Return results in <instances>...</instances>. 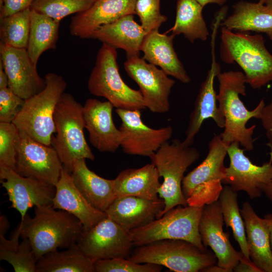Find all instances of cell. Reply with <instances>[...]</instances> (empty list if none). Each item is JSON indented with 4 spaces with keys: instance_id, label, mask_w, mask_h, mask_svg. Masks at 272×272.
<instances>
[{
    "instance_id": "obj_1",
    "label": "cell",
    "mask_w": 272,
    "mask_h": 272,
    "mask_svg": "<svg viewBox=\"0 0 272 272\" xmlns=\"http://www.w3.org/2000/svg\"><path fill=\"white\" fill-rule=\"evenodd\" d=\"M217 78L219 83L217 95L218 107L225 118L223 131L220 134L222 141L228 145L238 142L245 150L254 149L252 135L256 125L246 126L251 118L259 119L265 104L261 99L252 110H248L240 98V95H246V81L243 73L229 71L221 72Z\"/></svg>"
},
{
    "instance_id": "obj_2",
    "label": "cell",
    "mask_w": 272,
    "mask_h": 272,
    "mask_svg": "<svg viewBox=\"0 0 272 272\" xmlns=\"http://www.w3.org/2000/svg\"><path fill=\"white\" fill-rule=\"evenodd\" d=\"M34 214L33 218L27 214L19 224L21 237L29 240L37 260L49 252L77 244L84 229L76 217L52 204L35 207Z\"/></svg>"
},
{
    "instance_id": "obj_3",
    "label": "cell",
    "mask_w": 272,
    "mask_h": 272,
    "mask_svg": "<svg viewBox=\"0 0 272 272\" xmlns=\"http://www.w3.org/2000/svg\"><path fill=\"white\" fill-rule=\"evenodd\" d=\"M220 57L225 63L238 64L253 89L272 81V54L261 35L234 32L222 27Z\"/></svg>"
},
{
    "instance_id": "obj_4",
    "label": "cell",
    "mask_w": 272,
    "mask_h": 272,
    "mask_svg": "<svg viewBox=\"0 0 272 272\" xmlns=\"http://www.w3.org/2000/svg\"><path fill=\"white\" fill-rule=\"evenodd\" d=\"M53 120L56 134L52 136L51 145L63 167L71 173L76 160H94L84 135L83 106L71 94H62L54 110Z\"/></svg>"
},
{
    "instance_id": "obj_5",
    "label": "cell",
    "mask_w": 272,
    "mask_h": 272,
    "mask_svg": "<svg viewBox=\"0 0 272 272\" xmlns=\"http://www.w3.org/2000/svg\"><path fill=\"white\" fill-rule=\"evenodd\" d=\"M45 88L25 100L13 121L19 130L47 146L56 128L53 115L56 106L66 87L63 77L53 73L45 75Z\"/></svg>"
},
{
    "instance_id": "obj_6",
    "label": "cell",
    "mask_w": 272,
    "mask_h": 272,
    "mask_svg": "<svg viewBox=\"0 0 272 272\" xmlns=\"http://www.w3.org/2000/svg\"><path fill=\"white\" fill-rule=\"evenodd\" d=\"M128 259L138 263L157 264L175 272H198L217 263L212 250H202L180 239H163L136 246Z\"/></svg>"
},
{
    "instance_id": "obj_7",
    "label": "cell",
    "mask_w": 272,
    "mask_h": 272,
    "mask_svg": "<svg viewBox=\"0 0 272 272\" xmlns=\"http://www.w3.org/2000/svg\"><path fill=\"white\" fill-rule=\"evenodd\" d=\"M117 57L116 49L103 43L88 81L90 93L106 98L116 109L146 108L141 91L129 87L122 80Z\"/></svg>"
},
{
    "instance_id": "obj_8",
    "label": "cell",
    "mask_w": 272,
    "mask_h": 272,
    "mask_svg": "<svg viewBox=\"0 0 272 272\" xmlns=\"http://www.w3.org/2000/svg\"><path fill=\"white\" fill-rule=\"evenodd\" d=\"M200 156L197 149L186 145L183 141L174 139L164 144L151 157L163 182L158 190V195L165 202L161 217L172 208L187 206L182 191V182L187 169Z\"/></svg>"
},
{
    "instance_id": "obj_9",
    "label": "cell",
    "mask_w": 272,
    "mask_h": 272,
    "mask_svg": "<svg viewBox=\"0 0 272 272\" xmlns=\"http://www.w3.org/2000/svg\"><path fill=\"white\" fill-rule=\"evenodd\" d=\"M229 145L215 134L209 143L206 158L184 177L182 191L187 205L203 207L218 200L223 187L224 159Z\"/></svg>"
},
{
    "instance_id": "obj_10",
    "label": "cell",
    "mask_w": 272,
    "mask_h": 272,
    "mask_svg": "<svg viewBox=\"0 0 272 272\" xmlns=\"http://www.w3.org/2000/svg\"><path fill=\"white\" fill-rule=\"evenodd\" d=\"M203 207L178 205L150 223L128 231L134 245L139 246L163 239L189 241L202 250L199 224Z\"/></svg>"
},
{
    "instance_id": "obj_11",
    "label": "cell",
    "mask_w": 272,
    "mask_h": 272,
    "mask_svg": "<svg viewBox=\"0 0 272 272\" xmlns=\"http://www.w3.org/2000/svg\"><path fill=\"white\" fill-rule=\"evenodd\" d=\"M19 131L16 171L22 176L55 186L63 168L56 150L51 145H46Z\"/></svg>"
},
{
    "instance_id": "obj_12",
    "label": "cell",
    "mask_w": 272,
    "mask_h": 272,
    "mask_svg": "<svg viewBox=\"0 0 272 272\" xmlns=\"http://www.w3.org/2000/svg\"><path fill=\"white\" fill-rule=\"evenodd\" d=\"M77 244L94 263L115 257L128 258L134 246L128 232L108 216L84 229Z\"/></svg>"
},
{
    "instance_id": "obj_13",
    "label": "cell",
    "mask_w": 272,
    "mask_h": 272,
    "mask_svg": "<svg viewBox=\"0 0 272 272\" xmlns=\"http://www.w3.org/2000/svg\"><path fill=\"white\" fill-rule=\"evenodd\" d=\"M126 56L124 68L127 75L138 85L146 108L153 113L168 112L169 97L175 81L139 55Z\"/></svg>"
},
{
    "instance_id": "obj_14",
    "label": "cell",
    "mask_w": 272,
    "mask_h": 272,
    "mask_svg": "<svg viewBox=\"0 0 272 272\" xmlns=\"http://www.w3.org/2000/svg\"><path fill=\"white\" fill-rule=\"evenodd\" d=\"M238 142L228 147L230 164L225 168L222 183L236 192L243 191L251 199L259 197L272 181V161L256 165L244 154V149Z\"/></svg>"
},
{
    "instance_id": "obj_15",
    "label": "cell",
    "mask_w": 272,
    "mask_h": 272,
    "mask_svg": "<svg viewBox=\"0 0 272 272\" xmlns=\"http://www.w3.org/2000/svg\"><path fill=\"white\" fill-rule=\"evenodd\" d=\"M115 111L121 121L120 147L126 154L151 158L172 137V126L149 127L142 121L141 110L117 108Z\"/></svg>"
},
{
    "instance_id": "obj_16",
    "label": "cell",
    "mask_w": 272,
    "mask_h": 272,
    "mask_svg": "<svg viewBox=\"0 0 272 272\" xmlns=\"http://www.w3.org/2000/svg\"><path fill=\"white\" fill-rule=\"evenodd\" d=\"M218 29L217 25L212 27L211 67L205 80L200 84L193 110L189 116L185 138L183 141L187 146H191L193 144L194 138L205 120L212 118L217 125L221 128H224L225 126V118L217 106V94L214 87L215 80L221 72V66L216 61L215 55L216 38Z\"/></svg>"
},
{
    "instance_id": "obj_17",
    "label": "cell",
    "mask_w": 272,
    "mask_h": 272,
    "mask_svg": "<svg viewBox=\"0 0 272 272\" xmlns=\"http://www.w3.org/2000/svg\"><path fill=\"white\" fill-rule=\"evenodd\" d=\"M2 187L6 190L13 208L23 219L28 209L34 206L53 203L55 187L37 180L21 176L11 168L0 166Z\"/></svg>"
},
{
    "instance_id": "obj_18",
    "label": "cell",
    "mask_w": 272,
    "mask_h": 272,
    "mask_svg": "<svg viewBox=\"0 0 272 272\" xmlns=\"http://www.w3.org/2000/svg\"><path fill=\"white\" fill-rule=\"evenodd\" d=\"M224 223L219 200L203 206L199 224L202 243L214 252L217 258V264L227 272H231L244 255L232 245L228 233L223 231Z\"/></svg>"
},
{
    "instance_id": "obj_19",
    "label": "cell",
    "mask_w": 272,
    "mask_h": 272,
    "mask_svg": "<svg viewBox=\"0 0 272 272\" xmlns=\"http://www.w3.org/2000/svg\"><path fill=\"white\" fill-rule=\"evenodd\" d=\"M0 56L9 87L18 96L26 100L45 88V79L39 76L27 49L0 44Z\"/></svg>"
},
{
    "instance_id": "obj_20",
    "label": "cell",
    "mask_w": 272,
    "mask_h": 272,
    "mask_svg": "<svg viewBox=\"0 0 272 272\" xmlns=\"http://www.w3.org/2000/svg\"><path fill=\"white\" fill-rule=\"evenodd\" d=\"M114 106L108 101L88 99L83 105L85 128L91 145L101 152L114 153L120 147L122 135L112 118Z\"/></svg>"
},
{
    "instance_id": "obj_21",
    "label": "cell",
    "mask_w": 272,
    "mask_h": 272,
    "mask_svg": "<svg viewBox=\"0 0 272 272\" xmlns=\"http://www.w3.org/2000/svg\"><path fill=\"white\" fill-rule=\"evenodd\" d=\"M136 0H96L87 10L71 19L70 32L82 39L92 38L100 27L128 15L135 14Z\"/></svg>"
},
{
    "instance_id": "obj_22",
    "label": "cell",
    "mask_w": 272,
    "mask_h": 272,
    "mask_svg": "<svg viewBox=\"0 0 272 272\" xmlns=\"http://www.w3.org/2000/svg\"><path fill=\"white\" fill-rule=\"evenodd\" d=\"M164 208V200L160 197L157 200H150L124 196L116 197L105 212L128 232L159 218Z\"/></svg>"
},
{
    "instance_id": "obj_23",
    "label": "cell",
    "mask_w": 272,
    "mask_h": 272,
    "mask_svg": "<svg viewBox=\"0 0 272 272\" xmlns=\"http://www.w3.org/2000/svg\"><path fill=\"white\" fill-rule=\"evenodd\" d=\"M52 205L78 219L85 229L93 227L107 216L105 212L92 207L74 184L71 173L63 167L60 178L55 185Z\"/></svg>"
},
{
    "instance_id": "obj_24",
    "label": "cell",
    "mask_w": 272,
    "mask_h": 272,
    "mask_svg": "<svg viewBox=\"0 0 272 272\" xmlns=\"http://www.w3.org/2000/svg\"><path fill=\"white\" fill-rule=\"evenodd\" d=\"M175 35L160 33L158 29L147 34L141 51L143 58L149 63L161 67L168 76L184 84L189 83L190 78L179 60L173 46Z\"/></svg>"
},
{
    "instance_id": "obj_25",
    "label": "cell",
    "mask_w": 272,
    "mask_h": 272,
    "mask_svg": "<svg viewBox=\"0 0 272 272\" xmlns=\"http://www.w3.org/2000/svg\"><path fill=\"white\" fill-rule=\"evenodd\" d=\"M240 212L250 258L262 272H272V252L266 220L259 217L248 201L243 203Z\"/></svg>"
},
{
    "instance_id": "obj_26",
    "label": "cell",
    "mask_w": 272,
    "mask_h": 272,
    "mask_svg": "<svg viewBox=\"0 0 272 272\" xmlns=\"http://www.w3.org/2000/svg\"><path fill=\"white\" fill-rule=\"evenodd\" d=\"M71 175L77 189L94 208L105 212L116 198L113 179L103 178L90 170L86 159L75 161Z\"/></svg>"
},
{
    "instance_id": "obj_27",
    "label": "cell",
    "mask_w": 272,
    "mask_h": 272,
    "mask_svg": "<svg viewBox=\"0 0 272 272\" xmlns=\"http://www.w3.org/2000/svg\"><path fill=\"white\" fill-rule=\"evenodd\" d=\"M147 33L141 25L134 20L133 15L123 16L100 27L92 38L117 49L124 50L126 55H139Z\"/></svg>"
},
{
    "instance_id": "obj_28",
    "label": "cell",
    "mask_w": 272,
    "mask_h": 272,
    "mask_svg": "<svg viewBox=\"0 0 272 272\" xmlns=\"http://www.w3.org/2000/svg\"><path fill=\"white\" fill-rule=\"evenodd\" d=\"M156 167L153 163L139 168H128L121 171L113 179L116 197L133 196L157 200L161 183Z\"/></svg>"
},
{
    "instance_id": "obj_29",
    "label": "cell",
    "mask_w": 272,
    "mask_h": 272,
    "mask_svg": "<svg viewBox=\"0 0 272 272\" xmlns=\"http://www.w3.org/2000/svg\"><path fill=\"white\" fill-rule=\"evenodd\" d=\"M232 13L221 22V26L231 31H254L265 33L272 40V10L260 3L239 1Z\"/></svg>"
},
{
    "instance_id": "obj_30",
    "label": "cell",
    "mask_w": 272,
    "mask_h": 272,
    "mask_svg": "<svg viewBox=\"0 0 272 272\" xmlns=\"http://www.w3.org/2000/svg\"><path fill=\"white\" fill-rule=\"evenodd\" d=\"M203 8L196 0H177L174 24L166 33L182 34L191 43L207 40L209 32L202 16Z\"/></svg>"
},
{
    "instance_id": "obj_31",
    "label": "cell",
    "mask_w": 272,
    "mask_h": 272,
    "mask_svg": "<svg viewBox=\"0 0 272 272\" xmlns=\"http://www.w3.org/2000/svg\"><path fill=\"white\" fill-rule=\"evenodd\" d=\"M30 19L27 50L32 62L37 65L44 51L56 48L60 22L32 10Z\"/></svg>"
},
{
    "instance_id": "obj_32",
    "label": "cell",
    "mask_w": 272,
    "mask_h": 272,
    "mask_svg": "<svg viewBox=\"0 0 272 272\" xmlns=\"http://www.w3.org/2000/svg\"><path fill=\"white\" fill-rule=\"evenodd\" d=\"M36 272H94V262L76 244L65 250H55L40 257Z\"/></svg>"
},
{
    "instance_id": "obj_33",
    "label": "cell",
    "mask_w": 272,
    "mask_h": 272,
    "mask_svg": "<svg viewBox=\"0 0 272 272\" xmlns=\"http://www.w3.org/2000/svg\"><path fill=\"white\" fill-rule=\"evenodd\" d=\"M20 237L19 224L10 239L0 235V259L8 262L15 272H36L37 258L32 245L27 238L19 243Z\"/></svg>"
},
{
    "instance_id": "obj_34",
    "label": "cell",
    "mask_w": 272,
    "mask_h": 272,
    "mask_svg": "<svg viewBox=\"0 0 272 272\" xmlns=\"http://www.w3.org/2000/svg\"><path fill=\"white\" fill-rule=\"evenodd\" d=\"M219 201L227 228H230L244 257H249L244 222L239 208L238 194L229 185L223 187Z\"/></svg>"
},
{
    "instance_id": "obj_35",
    "label": "cell",
    "mask_w": 272,
    "mask_h": 272,
    "mask_svg": "<svg viewBox=\"0 0 272 272\" xmlns=\"http://www.w3.org/2000/svg\"><path fill=\"white\" fill-rule=\"evenodd\" d=\"M30 8L1 18V43L18 48L27 49L30 32Z\"/></svg>"
},
{
    "instance_id": "obj_36",
    "label": "cell",
    "mask_w": 272,
    "mask_h": 272,
    "mask_svg": "<svg viewBox=\"0 0 272 272\" xmlns=\"http://www.w3.org/2000/svg\"><path fill=\"white\" fill-rule=\"evenodd\" d=\"M96 0H34L30 9L57 21L89 9Z\"/></svg>"
},
{
    "instance_id": "obj_37",
    "label": "cell",
    "mask_w": 272,
    "mask_h": 272,
    "mask_svg": "<svg viewBox=\"0 0 272 272\" xmlns=\"http://www.w3.org/2000/svg\"><path fill=\"white\" fill-rule=\"evenodd\" d=\"M19 131L13 123L0 122V166L16 171Z\"/></svg>"
},
{
    "instance_id": "obj_38",
    "label": "cell",
    "mask_w": 272,
    "mask_h": 272,
    "mask_svg": "<svg viewBox=\"0 0 272 272\" xmlns=\"http://www.w3.org/2000/svg\"><path fill=\"white\" fill-rule=\"evenodd\" d=\"M162 268L157 264L138 263L123 257L101 259L94 263L95 272H160Z\"/></svg>"
},
{
    "instance_id": "obj_39",
    "label": "cell",
    "mask_w": 272,
    "mask_h": 272,
    "mask_svg": "<svg viewBox=\"0 0 272 272\" xmlns=\"http://www.w3.org/2000/svg\"><path fill=\"white\" fill-rule=\"evenodd\" d=\"M161 0H136L135 14L140 18L141 25L148 34L158 29L167 17L160 11Z\"/></svg>"
},
{
    "instance_id": "obj_40",
    "label": "cell",
    "mask_w": 272,
    "mask_h": 272,
    "mask_svg": "<svg viewBox=\"0 0 272 272\" xmlns=\"http://www.w3.org/2000/svg\"><path fill=\"white\" fill-rule=\"evenodd\" d=\"M24 102L9 87L1 89L0 122H12Z\"/></svg>"
},
{
    "instance_id": "obj_41",
    "label": "cell",
    "mask_w": 272,
    "mask_h": 272,
    "mask_svg": "<svg viewBox=\"0 0 272 272\" xmlns=\"http://www.w3.org/2000/svg\"><path fill=\"white\" fill-rule=\"evenodd\" d=\"M34 0H1L0 18H5L30 8Z\"/></svg>"
},
{
    "instance_id": "obj_42",
    "label": "cell",
    "mask_w": 272,
    "mask_h": 272,
    "mask_svg": "<svg viewBox=\"0 0 272 272\" xmlns=\"http://www.w3.org/2000/svg\"><path fill=\"white\" fill-rule=\"evenodd\" d=\"M264 129L270 150V160L272 161V97L269 102L264 106L259 119Z\"/></svg>"
},
{
    "instance_id": "obj_43",
    "label": "cell",
    "mask_w": 272,
    "mask_h": 272,
    "mask_svg": "<svg viewBox=\"0 0 272 272\" xmlns=\"http://www.w3.org/2000/svg\"><path fill=\"white\" fill-rule=\"evenodd\" d=\"M235 272H262L250 258L243 256L234 267Z\"/></svg>"
},
{
    "instance_id": "obj_44",
    "label": "cell",
    "mask_w": 272,
    "mask_h": 272,
    "mask_svg": "<svg viewBox=\"0 0 272 272\" xmlns=\"http://www.w3.org/2000/svg\"><path fill=\"white\" fill-rule=\"evenodd\" d=\"M9 87L8 76L5 71L2 62L0 60V89Z\"/></svg>"
},
{
    "instance_id": "obj_45",
    "label": "cell",
    "mask_w": 272,
    "mask_h": 272,
    "mask_svg": "<svg viewBox=\"0 0 272 272\" xmlns=\"http://www.w3.org/2000/svg\"><path fill=\"white\" fill-rule=\"evenodd\" d=\"M10 224L7 217L1 215L0 216V235L5 236L10 228Z\"/></svg>"
},
{
    "instance_id": "obj_46",
    "label": "cell",
    "mask_w": 272,
    "mask_h": 272,
    "mask_svg": "<svg viewBox=\"0 0 272 272\" xmlns=\"http://www.w3.org/2000/svg\"><path fill=\"white\" fill-rule=\"evenodd\" d=\"M196 1L202 7H204L210 4H215L220 6H223L227 2V0H196Z\"/></svg>"
},
{
    "instance_id": "obj_47",
    "label": "cell",
    "mask_w": 272,
    "mask_h": 272,
    "mask_svg": "<svg viewBox=\"0 0 272 272\" xmlns=\"http://www.w3.org/2000/svg\"><path fill=\"white\" fill-rule=\"evenodd\" d=\"M264 218L266 220L269 234V241L271 250L272 252V214H268L264 216Z\"/></svg>"
},
{
    "instance_id": "obj_48",
    "label": "cell",
    "mask_w": 272,
    "mask_h": 272,
    "mask_svg": "<svg viewBox=\"0 0 272 272\" xmlns=\"http://www.w3.org/2000/svg\"><path fill=\"white\" fill-rule=\"evenodd\" d=\"M201 271L204 272H227L224 268L218 266L217 264H214L203 268Z\"/></svg>"
},
{
    "instance_id": "obj_49",
    "label": "cell",
    "mask_w": 272,
    "mask_h": 272,
    "mask_svg": "<svg viewBox=\"0 0 272 272\" xmlns=\"http://www.w3.org/2000/svg\"><path fill=\"white\" fill-rule=\"evenodd\" d=\"M264 193L272 202V181L265 191Z\"/></svg>"
},
{
    "instance_id": "obj_50",
    "label": "cell",
    "mask_w": 272,
    "mask_h": 272,
    "mask_svg": "<svg viewBox=\"0 0 272 272\" xmlns=\"http://www.w3.org/2000/svg\"><path fill=\"white\" fill-rule=\"evenodd\" d=\"M264 4L269 9L272 10V0H266Z\"/></svg>"
},
{
    "instance_id": "obj_51",
    "label": "cell",
    "mask_w": 272,
    "mask_h": 272,
    "mask_svg": "<svg viewBox=\"0 0 272 272\" xmlns=\"http://www.w3.org/2000/svg\"><path fill=\"white\" fill-rule=\"evenodd\" d=\"M265 1H266V0H258V2H260V3H262V4H264V2H265Z\"/></svg>"
}]
</instances>
